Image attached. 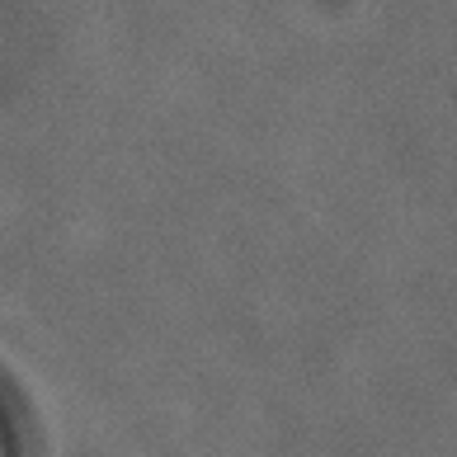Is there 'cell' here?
<instances>
[{
    "label": "cell",
    "instance_id": "6da1fadb",
    "mask_svg": "<svg viewBox=\"0 0 457 457\" xmlns=\"http://www.w3.org/2000/svg\"><path fill=\"white\" fill-rule=\"evenodd\" d=\"M0 457H20V438H14V425H10L5 405H0Z\"/></svg>",
    "mask_w": 457,
    "mask_h": 457
}]
</instances>
